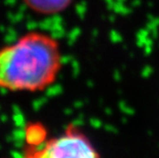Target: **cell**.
I'll use <instances>...</instances> for the list:
<instances>
[{"mask_svg": "<svg viewBox=\"0 0 159 158\" xmlns=\"http://www.w3.org/2000/svg\"><path fill=\"white\" fill-rule=\"evenodd\" d=\"M62 64L59 41L41 31L28 32L0 48V88L41 92L57 80Z\"/></svg>", "mask_w": 159, "mask_h": 158, "instance_id": "6da1fadb", "label": "cell"}, {"mask_svg": "<svg viewBox=\"0 0 159 158\" xmlns=\"http://www.w3.org/2000/svg\"><path fill=\"white\" fill-rule=\"evenodd\" d=\"M25 152V156L38 158L100 157L89 138L74 124H69L59 137L46 140L40 147Z\"/></svg>", "mask_w": 159, "mask_h": 158, "instance_id": "7a4b0ae2", "label": "cell"}, {"mask_svg": "<svg viewBox=\"0 0 159 158\" xmlns=\"http://www.w3.org/2000/svg\"><path fill=\"white\" fill-rule=\"evenodd\" d=\"M25 5L35 14L53 16L65 12L73 0H23Z\"/></svg>", "mask_w": 159, "mask_h": 158, "instance_id": "3957f363", "label": "cell"}, {"mask_svg": "<svg viewBox=\"0 0 159 158\" xmlns=\"http://www.w3.org/2000/svg\"><path fill=\"white\" fill-rule=\"evenodd\" d=\"M25 140L27 143L26 150H31L40 147L46 139V129L39 123H30L25 129Z\"/></svg>", "mask_w": 159, "mask_h": 158, "instance_id": "277c9868", "label": "cell"}]
</instances>
